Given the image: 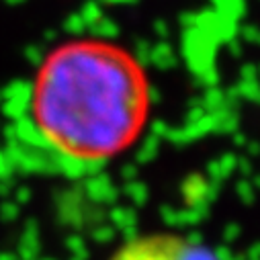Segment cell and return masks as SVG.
<instances>
[{
    "mask_svg": "<svg viewBox=\"0 0 260 260\" xmlns=\"http://www.w3.org/2000/svg\"><path fill=\"white\" fill-rule=\"evenodd\" d=\"M152 109V78L132 47L70 37L41 57L29 80L27 138L63 172H96L138 146Z\"/></svg>",
    "mask_w": 260,
    "mask_h": 260,
    "instance_id": "cell-1",
    "label": "cell"
},
{
    "mask_svg": "<svg viewBox=\"0 0 260 260\" xmlns=\"http://www.w3.org/2000/svg\"><path fill=\"white\" fill-rule=\"evenodd\" d=\"M109 260H223L209 244L176 232H148L129 238Z\"/></svg>",
    "mask_w": 260,
    "mask_h": 260,
    "instance_id": "cell-2",
    "label": "cell"
}]
</instances>
